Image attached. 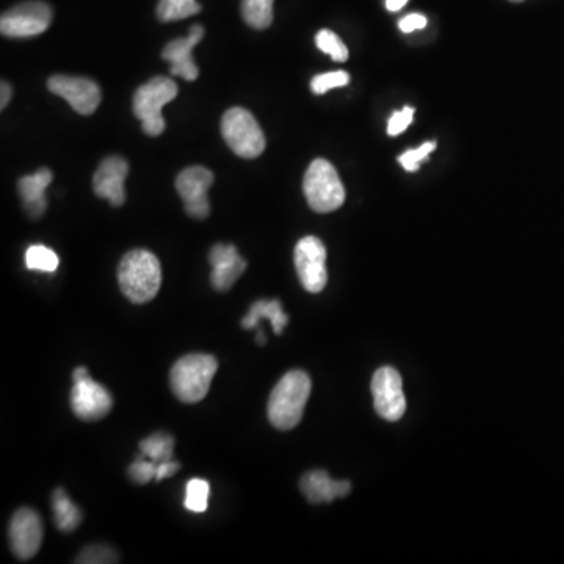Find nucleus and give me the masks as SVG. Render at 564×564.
I'll return each instance as SVG.
<instances>
[{"label": "nucleus", "mask_w": 564, "mask_h": 564, "mask_svg": "<svg viewBox=\"0 0 564 564\" xmlns=\"http://www.w3.org/2000/svg\"><path fill=\"white\" fill-rule=\"evenodd\" d=\"M311 389V378L303 370H290L282 376L268 398V419L273 427L282 431L297 427L303 419Z\"/></svg>", "instance_id": "1"}, {"label": "nucleus", "mask_w": 564, "mask_h": 564, "mask_svg": "<svg viewBox=\"0 0 564 564\" xmlns=\"http://www.w3.org/2000/svg\"><path fill=\"white\" fill-rule=\"evenodd\" d=\"M118 282L124 297L132 303L154 300L162 286V267L156 254L146 250L129 251L118 267Z\"/></svg>", "instance_id": "2"}, {"label": "nucleus", "mask_w": 564, "mask_h": 564, "mask_svg": "<svg viewBox=\"0 0 564 564\" xmlns=\"http://www.w3.org/2000/svg\"><path fill=\"white\" fill-rule=\"evenodd\" d=\"M218 370L214 356L195 353L179 359L170 372V386L181 402L193 405L206 397Z\"/></svg>", "instance_id": "3"}, {"label": "nucleus", "mask_w": 564, "mask_h": 564, "mask_svg": "<svg viewBox=\"0 0 564 564\" xmlns=\"http://www.w3.org/2000/svg\"><path fill=\"white\" fill-rule=\"evenodd\" d=\"M178 85L168 77H152L148 84L141 85L134 94L132 110L141 121V129L149 137H159L167 123L163 120L162 109L178 96Z\"/></svg>", "instance_id": "4"}, {"label": "nucleus", "mask_w": 564, "mask_h": 564, "mask_svg": "<svg viewBox=\"0 0 564 564\" xmlns=\"http://www.w3.org/2000/svg\"><path fill=\"white\" fill-rule=\"evenodd\" d=\"M303 192L309 207L319 214L339 209L345 201V188L336 168L325 159H315L304 174Z\"/></svg>", "instance_id": "5"}, {"label": "nucleus", "mask_w": 564, "mask_h": 564, "mask_svg": "<svg viewBox=\"0 0 564 564\" xmlns=\"http://www.w3.org/2000/svg\"><path fill=\"white\" fill-rule=\"evenodd\" d=\"M221 135L232 152L242 159H256L267 146L256 118L242 107H232L225 113L221 120Z\"/></svg>", "instance_id": "6"}, {"label": "nucleus", "mask_w": 564, "mask_h": 564, "mask_svg": "<svg viewBox=\"0 0 564 564\" xmlns=\"http://www.w3.org/2000/svg\"><path fill=\"white\" fill-rule=\"evenodd\" d=\"M54 11L46 2L32 0L5 11L0 18V32L8 38H32L51 26Z\"/></svg>", "instance_id": "7"}, {"label": "nucleus", "mask_w": 564, "mask_h": 564, "mask_svg": "<svg viewBox=\"0 0 564 564\" xmlns=\"http://www.w3.org/2000/svg\"><path fill=\"white\" fill-rule=\"evenodd\" d=\"M293 261L304 289L309 293H320L325 289L328 272H326V248L322 240L314 235L301 239L295 246Z\"/></svg>", "instance_id": "8"}, {"label": "nucleus", "mask_w": 564, "mask_h": 564, "mask_svg": "<svg viewBox=\"0 0 564 564\" xmlns=\"http://www.w3.org/2000/svg\"><path fill=\"white\" fill-rule=\"evenodd\" d=\"M373 405L381 419L397 422L406 411V397L400 373L392 367L376 370L372 380Z\"/></svg>", "instance_id": "9"}, {"label": "nucleus", "mask_w": 564, "mask_h": 564, "mask_svg": "<svg viewBox=\"0 0 564 564\" xmlns=\"http://www.w3.org/2000/svg\"><path fill=\"white\" fill-rule=\"evenodd\" d=\"M214 173L204 167H188L178 174L176 190L184 201L185 212L195 220L210 215L209 188L214 184Z\"/></svg>", "instance_id": "10"}, {"label": "nucleus", "mask_w": 564, "mask_h": 564, "mask_svg": "<svg viewBox=\"0 0 564 564\" xmlns=\"http://www.w3.org/2000/svg\"><path fill=\"white\" fill-rule=\"evenodd\" d=\"M71 408L80 420L98 422L112 411L113 398L102 384L91 380L90 375L74 381L71 391Z\"/></svg>", "instance_id": "11"}, {"label": "nucleus", "mask_w": 564, "mask_h": 564, "mask_svg": "<svg viewBox=\"0 0 564 564\" xmlns=\"http://www.w3.org/2000/svg\"><path fill=\"white\" fill-rule=\"evenodd\" d=\"M51 93L62 96L80 115H91L101 104V88L93 80L85 77L52 76L47 80Z\"/></svg>", "instance_id": "12"}, {"label": "nucleus", "mask_w": 564, "mask_h": 564, "mask_svg": "<svg viewBox=\"0 0 564 564\" xmlns=\"http://www.w3.org/2000/svg\"><path fill=\"white\" fill-rule=\"evenodd\" d=\"M10 546L19 560H30L35 557L43 543V524L37 511L32 508H21L11 517Z\"/></svg>", "instance_id": "13"}, {"label": "nucleus", "mask_w": 564, "mask_h": 564, "mask_svg": "<svg viewBox=\"0 0 564 564\" xmlns=\"http://www.w3.org/2000/svg\"><path fill=\"white\" fill-rule=\"evenodd\" d=\"M129 163L123 157L110 156L102 160L93 176V190L99 198L107 199L112 206L126 203V182Z\"/></svg>", "instance_id": "14"}, {"label": "nucleus", "mask_w": 564, "mask_h": 564, "mask_svg": "<svg viewBox=\"0 0 564 564\" xmlns=\"http://www.w3.org/2000/svg\"><path fill=\"white\" fill-rule=\"evenodd\" d=\"M204 38V27L193 26L187 38H176L163 47L162 58L171 65V74L193 82L198 79L199 71L193 60V49Z\"/></svg>", "instance_id": "15"}, {"label": "nucleus", "mask_w": 564, "mask_h": 564, "mask_svg": "<svg viewBox=\"0 0 564 564\" xmlns=\"http://www.w3.org/2000/svg\"><path fill=\"white\" fill-rule=\"evenodd\" d=\"M209 262L212 265L210 282L218 292L231 289L246 270V261L234 245H215L210 250Z\"/></svg>", "instance_id": "16"}, {"label": "nucleus", "mask_w": 564, "mask_h": 564, "mask_svg": "<svg viewBox=\"0 0 564 564\" xmlns=\"http://www.w3.org/2000/svg\"><path fill=\"white\" fill-rule=\"evenodd\" d=\"M301 491L311 503H329L350 494V481L333 480L325 470H312L301 478Z\"/></svg>", "instance_id": "17"}, {"label": "nucleus", "mask_w": 564, "mask_h": 564, "mask_svg": "<svg viewBox=\"0 0 564 564\" xmlns=\"http://www.w3.org/2000/svg\"><path fill=\"white\" fill-rule=\"evenodd\" d=\"M52 178L54 176L49 168H40L37 173L19 179V196L30 218H40L46 212V188Z\"/></svg>", "instance_id": "18"}, {"label": "nucleus", "mask_w": 564, "mask_h": 564, "mask_svg": "<svg viewBox=\"0 0 564 564\" xmlns=\"http://www.w3.org/2000/svg\"><path fill=\"white\" fill-rule=\"evenodd\" d=\"M262 319H267L272 323L275 334H281L282 329L289 323V317L282 309L279 300H259L251 306L250 312L243 317L242 326L245 329H253L259 326Z\"/></svg>", "instance_id": "19"}, {"label": "nucleus", "mask_w": 564, "mask_h": 564, "mask_svg": "<svg viewBox=\"0 0 564 564\" xmlns=\"http://www.w3.org/2000/svg\"><path fill=\"white\" fill-rule=\"evenodd\" d=\"M52 510H54V521L58 530L63 533H71L82 524V511L74 505L63 489H55L52 496Z\"/></svg>", "instance_id": "20"}, {"label": "nucleus", "mask_w": 564, "mask_h": 564, "mask_svg": "<svg viewBox=\"0 0 564 564\" xmlns=\"http://www.w3.org/2000/svg\"><path fill=\"white\" fill-rule=\"evenodd\" d=\"M275 0H242V18L256 30L268 29L273 22Z\"/></svg>", "instance_id": "21"}, {"label": "nucleus", "mask_w": 564, "mask_h": 564, "mask_svg": "<svg viewBox=\"0 0 564 564\" xmlns=\"http://www.w3.org/2000/svg\"><path fill=\"white\" fill-rule=\"evenodd\" d=\"M203 10L196 0H160L157 5V18L162 22L181 21L198 15Z\"/></svg>", "instance_id": "22"}, {"label": "nucleus", "mask_w": 564, "mask_h": 564, "mask_svg": "<svg viewBox=\"0 0 564 564\" xmlns=\"http://www.w3.org/2000/svg\"><path fill=\"white\" fill-rule=\"evenodd\" d=\"M174 439L167 433H156L140 442V450L146 458L162 463L173 460Z\"/></svg>", "instance_id": "23"}, {"label": "nucleus", "mask_w": 564, "mask_h": 564, "mask_svg": "<svg viewBox=\"0 0 564 564\" xmlns=\"http://www.w3.org/2000/svg\"><path fill=\"white\" fill-rule=\"evenodd\" d=\"M60 264L57 253L44 245H32L26 253V265L35 272L54 273Z\"/></svg>", "instance_id": "24"}, {"label": "nucleus", "mask_w": 564, "mask_h": 564, "mask_svg": "<svg viewBox=\"0 0 564 564\" xmlns=\"http://www.w3.org/2000/svg\"><path fill=\"white\" fill-rule=\"evenodd\" d=\"M209 481L193 478L185 489V508L192 513H204L209 507Z\"/></svg>", "instance_id": "25"}, {"label": "nucleus", "mask_w": 564, "mask_h": 564, "mask_svg": "<svg viewBox=\"0 0 564 564\" xmlns=\"http://www.w3.org/2000/svg\"><path fill=\"white\" fill-rule=\"evenodd\" d=\"M315 44L319 47L320 51L328 54L333 58L334 62L344 63L348 60V49L344 41L337 37L336 33L331 30H320L315 37Z\"/></svg>", "instance_id": "26"}, {"label": "nucleus", "mask_w": 564, "mask_h": 564, "mask_svg": "<svg viewBox=\"0 0 564 564\" xmlns=\"http://www.w3.org/2000/svg\"><path fill=\"white\" fill-rule=\"evenodd\" d=\"M350 84V76L345 71H334V73L320 74L315 76L311 82L312 93L325 94L333 88L345 87Z\"/></svg>", "instance_id": "27"}, {"label": "nucleus", "mask_w": 564, "mask_h": 564, "mask_svg": "<svg viewBox=\"0 0 564 564\" xmlns=\"http://www.w3.org/2000/svg\"><path fill=\"white\" fill-rule=\"evenodd\" d=\"M157 463L149 460L145 455L138 456L134 464L129 467V477L137 485H146L151 480H156Z\"/></svg>", "instance_id": "28"}, {"label": "nucleus", "mask_w": 564, "mask_h": 564, "mask_svg": "<svg viewBox=\"0 0 564 564\" xmlns=\"http://www.w3.org/2000/svg\"><path fill=\"white\" fill-rule=\"evenodd\" d=\"M434 149H436V143H434V141H427V143H423L420 148L406 151L405 154L400 156L398 162L402 163L406 171L414 173V171L419 170L420 162H422V160H428V157H430Z\"/></svg>", "instance_id": "29"}, {"label": "nucleus", "mask_w": 564, "mask_h": 564, "mask_svg": "<svg viewBox=\"0 0 564 564\" xmlns=\"http://www.w3.org/2000/svg\"><path fill=\"white\" fill-rule=\"evenodd\" d=\"M116 561H118V557L110 547L90 546L80 552L76 563L101 564L116 563Z\"/></svg>", "instance_id": "30"}, {"label": "nucleus", "mask_w": 564, "mask_h": 564, "mask_svg": "<svg viewBox=\"0 0 564 564\" xmlns=\"http://www.w3.org/2000/svg\"><path fill=\"white\" fill-rule=\"evenodd\" d=\"M414 109L413 107H405L402 112H395L387 124V134L395 135L403 134L406 131V127L413 123Z\"/></svg>", "instance_id": "31"}, {"label": "nucleus", "mask_w": 564, "mask_h": 564, "mask_svg": "<svg viewBox=\"0 0 564 564\" xmlns=\"http://www.w3.org/2000/svg\"><path fill=\"white\" fill-rule=\"evenodd\" d=\"M427 26V18L423 15H417V13H413V15L405 16L402 21L398 22V27L400 30L405 33L416 32V30L425 29Z\"/></svg>", "instance_id": "32"}, {"label": "nucleus", "mask_w": 564, "mask_h": 564, "mask_svg": "<svg viewBox=\"0 0 564 564\" xmlns=\"http://www.w3.org/2000/svg\"><path fill=\"white\" fill-rule=\"evenodd\" d=\"M181 469V464L178 461L168 460L162 461V463H157V475L156 480H165V478L173 477L174 474H178V470Z\"/></svg>", "instance_id": "33"}, {"label": "nucleus", "mask_w": 564, "mask_h": 564, "mask_svg": "<svg viewBox=\"0 0 564 564\" xmlns=\"http://www.w3.org/2000/svg\"><path fill=\"white\" fill-rule=\"evenodd\" d=\"M2 99H0V107H2V110L5 109V107H7L8 102L11 101V94H13V90H11L10 84H7V82H2Z\"/></svg>", "instance_id": "34"}, {"label": "nucleus", "mask_w": 564, "mask_h": 564, "mask_svg": "<svg viewBox=\"0 0 564 564\" xmlns=\"http://www.w3.org/2000/svg\"><path fill=\"white\" fill-rule=\"evenodd\" d=\"M408 0H386V8L389 11L402 10Z\"/></svg>", "instance_id": "35"}, {"label": "nucleus", "mask_w": 564, "mask_h": 564, "mask_svg": "<svg viewBox=\"0 0 564 564\" xmlns=\"http://www.w3.org/2000/svg\"><path fill=\"white\" fill-rule=\"evenodd\" d=\"M511 2H522V0H511Z\"/></svg>", "instance_id": "36"}]
</instances>
